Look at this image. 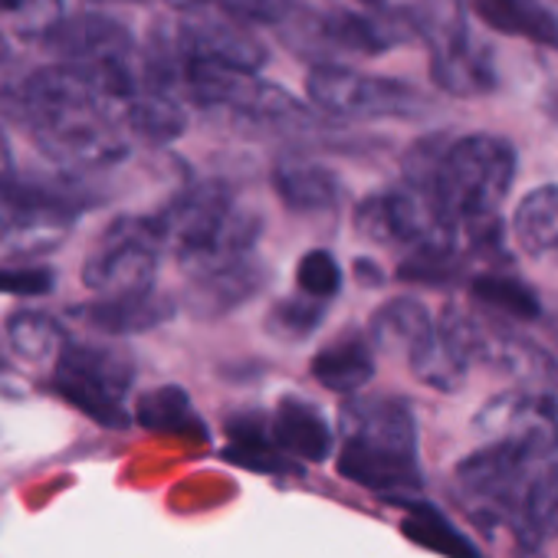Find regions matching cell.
Instances as JSON below:
<instances>
[{
  "instance_id": "1",
  "label": "cell",
  "mask_w": 558,
  "mask_h": 558,
  "mask_svg": "<svg viewBox=\"0 0 558 558\" xmlns=\"http://www.w3.org/2000/svg\"><path fill=\"white\" fill-rule=\"evenodd\" d=\"M0 102L66 171H99L129 155L122 116L99 83L73 63L40 66L8 89L0 86Z\"/></svg>"
},
{
  "instance_id": "2",
  "label": "cell",
  "mask_w": 558,
  "mask_h": 558,
  "mask_svg": "<svg viewBox=\"0 0 558 558\" xmlns=\"http://www.w3.org/2000/svg\"><path fill=\"white\" fill-rule=\"evenodd\" d=\"M515 178V148L499 135H466L447 142L430 178V197L457 230L463 250L499 246V207Z\"/></svg>"
},
{
  "instance_id": "3",
  "label": "cell",
  "mask_w": 558,
  "mask_h": 558,
  "mask_svg": "<svg viewBox=\"0 0 558 558\" xmlns=\"http://www.w3.org/2000/svg\"><path fill=\"white\" fill-rule=\"evenodd\" d=\"M339 473L391 499H404L424 486L417 421L404 398H352L342 408Z\"/></svg>"
},
{
  "instance_id": "4",
  "label": "cell",
  "mask_w": 558,
  "mask_h": 558,
  "mask_svg": "<svg viewBox=\"0 0 558 558\" xmlns=\"http://www.w3.org/2000/svg\"><path fill=\"white\" fill-rule=\"evenodd\" d=\"M148 220L161 240V250H174L187 272L253 253L263 230L259 214L236 207L230 187L220 181H197L178 191L161 210L148 214Z\"/></svg>"
},
{
  "instance_id": "5",
  "label": "cell",
  "mask_w": 558,
  "mask_h": 558,
  "mask_svg": "<svg viewBox=\"0 0 558 558\" xmlns=\"http://www.w3.org/2000/svg\"><path fill=\"white\" fill-rule=\"evenodd\" d=\"M40 40L60 63L86 70L119 112L142 89L135 37L109 14L83 11L76 17H60Z\"/></svg>"
},
{
  "instance_id": "6",
  "label": "cell",
  "mask_w": 558,
  "mask_h": 558,
  "mask_svg": "<svg viewBox=\"0 0 558 558\" xmlns=\"http://www.w3.org/2000/svg\"><path fill=\"white\" fill-rule=\"evenodd\" d=\"M132 385L135 362L119 345L66 339L57 352V372L50 388L102 427L122 430L132 424V414L125 408V395L132 391Z\"/></svg>"
},
{
  "instance_id": "7",
  "label": "cell",
  "mask_w": 558,
  "mask_h": 558,
  "mask_svg": "<svg viewBox=\"0 0 558 558\" xmlns=\"http://www.w3.org/2000/svg\"><path fill=\"white\" fill-rule=\"evenodd\" d=\"M76 184L47 178H0V243L14 253H47L63 243L66 230L86 207Z\"/></svg>"
},
{
  "instance_id": "8",
  "label": "cell",
  "mask_w": 558,
  "mask_h": 558,
  "mask_svg": "<svg viewBox=\"0 0 558 558\" xmlns=\"http://www.w3.org/2000/svg\"><path fill=\"white\" fill-rule=\"evenodd\" d=\"M181 99L204 112H227L250 125H300L313 119L310 109H303V102H296L283 86L217 63H184Z\"/></svg>"
},
{
  "instance_id": "9",
  "label": "cell",
  "mask_w": 558,
  "mask_h": 558,
  "mask_svg": "<svg viewBox=\"0 0 558 558\" xmlns=\"http://www.w3.org/2000/svg\"><path fill=\"white\" fill-rule=\"evenodd\" d=\"M306 93L316 109L342 119H417L427 112V96L401 80L365 76L339 63H319L306 76Z\"/></svg>"
},
{
  "instance_id": "10",
  "label": "cell",
  "mask_w": 558,
  "mask_h": 558,
  "mask_svg": "<svg viewBox=\"0 0 558 558\" xmlns=\"http://www.w3.org/2000/svg\"><path fill=\"white\" fill-rule=\"evenodd\" d=\"M161 240L148 217L112 220L83 263V283L99 296L155 290Z\"/></svg>"
},
{
  "instance_id": "11",
  "label": "cell",
  "mask_w": 558,
  "mask_h": 558,
  "mask_svg": "<svg viewBox=\"0 0 558 558\" xmlns=\"http://www.w3.org/2000/svg\"><path fill=\"white\" fill-rule=\"evenodd\" d=\"M174 44L184 63H217L230 70L259 73L269 60L259 37L246 31L240 17L227 14L217 4L187 11V17L174 24Z\"/></svg>"
},
{
  "instance_id": "12",
  "label": "cell",
  "mask_w": 558,
  "mask_h": 558,
  "mask_svg": "<svg viewBox=\"0 0 558 558\" xmlns=\"http://www.w3.org/2000/svg\"><path fill=\"white\" fill-rule=\"evenodd\" d=\"M476 427L489 437H519L542 453L558 450V378L525 381L483 404Z\"/></svg>"
},
{
  "instance_id": "13",
  "label": "cell",
  "mask_w": 558,
  "mask_h": 558,
  "mask_svg": "<svg viewBox=\"0 0 558 558\" xmlns=\"http://www.w3.org/2000/svg\"><path fill=\"white\" fill-rule=\"evenodd\" d=\"M548 453L532 447L529 440L519 437H496L493 444L473 450L470 457L460 460L457 466V483L473 502H493L506 496H519L529 470L538 466Z\"/></svg>"
},
{
  "instance_id": "14",
  "label": "cell",
  "mask_w": 558,
  "mask_h": 558,
  "mask_svg": "<svg viewBox=\"0 0 558 558\" xmlns=\"http://www.w3.org/2000/svg\"><path fill=\"white\" fill-rule=\"evenodd\" d=\"M266 283H269L266 263L256 259L253 253H246V256L217 263L210 269L191 272L184 306L197 319H220V316L246 306L250 300H256Z\"/></svg>"
},
{
  "instance_id": "15",
  "label": "cell",
  "mask_w": 558,
  "mask_h": 558,
  "mask_svg": "<svg viewBox=\"0 0 558 558\" xmlns=\"http://www.w3.org/2000/svg\"><path fill=\"white\" fill-rule=\"evenodd\" d=\"M89 329L106 336H142L158 326H165L178 303L165 293L145 290V293H125V296H99L86 306L73 310Z\"/></svg>"
},
{
  "instance_id": "16",
  "label": "cell",
  "mask_w": 558,
  "mask_h": 558,
  "mask_svg": "<svg viewBox=\"0 0 558 558\" xmlns=\"http://www.w3.org/2000/svg\"><path fill=\"white\" fill-rule=\"evenodd\" d=\"M269 434L287 457L306 460V463H323L336 444V434H332L326 414L296 395H287L276 404V411L269 417Z\"/></svg>"
},
{
  "instance_id": "17",
  "label": "cell",
  "mask_w": 558,
  "mask_h": 558,
  "mask_svg": "<svg viewBox=\"0 0 558 558\" xmlns=\"http://www.w3.org/2000/svg\"><path fill=\"white\" fill-rule=\"evenodd\" d=\"M272 187L293 214H326L342 201V181L332 168L310 158H283L272 168Z\"/></svg>"
},
{
  "instance_id": "18",
  "label": "cell",
  "mask_w": 558,
  "mask_h": 558,
  "mask_svg": "<svg viewBox=\"0 0 558 558\" xmlns=\"http://www.w3.org/2000/svg\"><path fill=\"white\" fill-rule=\"evenodd\" d=\"M122 125L145 145H171L187 129V109L178 93L142 86L122 106Z\"/></svg>"
},
{
  "instance_id": "19",
  "label": "cell",
  "mask_w": 558,
  "mask_h": 558,
  "mask_svg": "<svg viewBox=\"0 0 558 558\" xmlns=\"http://www.w3.org/2000/svg\"><path fill=\"white\" fill-rule=\"evenodd\" d=\"M310 368L323 388L336 395H355L375 378V349L365 336L345 332L332 339L326 349H319Z\"/></svg>"
},
{
  "instance_id": "20",
  "label": "cell",
  "mask_w": 558,
  "mask_h": 558,
  "mask_svg": "<svg viewBox=\"0 0 558 558\" xmlns=\"http://www.w3.org/2000/svg\"><path fill=\"white\" fill-rule=\"evenodd\" d=\"M227 450L223 457L236 466L256 470V473H293V457H287L276 447L269 434V417L256 411H240L227 417Z\"/></svg>"
},
{
  "instance_id": "21",
  "label": "cell",
  "mask_w": 558,
  "mask_h": 558,
  "mask_svg": "<svg viewBox=\"0 0 558 558\" xmlns=\"http://www.w3.org/2000/svg\"><path fill=\"white\" fill-rule=\"evenodd\" d=\"M470 11L496 34L558 50V17L538 0H470Z\"/></svg>"
},
{
  "instance_id": "22",
  "label": "cell",
  "mask_w": 558,
  "mask_h": 558,
  "mask_svg": "<svg viewBox=\"0 0 558 558\" xmlns=\"http://www.w3.org/2000/svg\"><path fill=\"white\" fill-rule=\"evenodd\" d=\"M512 236L525 256L558 263V184L535 187L519 201Z\"/></svg>"
},
{
  "instance_id": "23",
  "label": "cell",
  "mask_w": 558,
  "mask_h": 558,
  "mask_svg": "<svg viewBox=\"0 0 558 558\" xmlns=\"http://www.w3.org/2000/svg\"><path fill=\"white\" fill-rule=\"evenodd\" d=\"M430 76L450 96H483L496 89V70L486 47L463 40L444 53H430Z\"/></svg>"
},
{
  "instance_id": "24",
  "label": "cell",
  "mask_w": 558,
  "mask_h": 558,
  "mask_svg": "<svg viewBox=\"0 0 558 558\" xmlns=\"http://www.w3.org/2000/svg\"><path fill=\"white\" fill-rule=\"evenodd\" d=\"M135 421L151 434H174L191 440H207V424L194 411V401L178 385H161L135 401Z\"/></svg>"
},
{
  "instance_id": "25",
  "label": "cell",
  "mask_w": 558,
  "mask_h": 558,
  "mask_svg": "<svg viewBox=\"0 0 558 558\" xmlns=\"http://www.w3.org/2000/svg\"><path fill=\"white\" fill-rule=\"evenodd\" d=\"M434 329V319L427 313V306L421 300H411V296H398V300H388L375 316H372V326H368V342L372 349L378 352H388V355H404Z\"/></svg>"
},
{
  "instance_id": "26",
  "label": "cell",
  "mask_w": 558,
  "mask_h": 558,
  "mask_svg": "<svg viewBox=\"0 0 558 558\" xmlns=\"http://www.w3.org/2000/svg\"><path fill=\"white\" fill-rule=\"evenodd\" d=\"M404 506V519H401V532L427 548V551H437L444 558H483V551L430 502H421V499H398Z\"/></svg>"
},
{
  "instance_id": "27",
  "label": "cell",
  "mask_w": 558,
  "mask_h": 558,
  "mask_svg": "<svg viewBox=\"0 0 558 558\" xmlns=\"http://www.w3.org/2000/svg\"><path fill=\"white\" fill-rule=\"evenodd\" d=\"M408 365H411L414 378L434 391H460L466 381V372H470V362L463 359V352L453 345V339L440 326H434L408 352Z\"/></svg>"
},
{
  "instance_id": "28",
  "label": "cell",
  "mask_w": 558,
  "mask_h": 558,
  "mask_svg": "<svg viewBox=\"0 0 558 558\" xmlns=\"http://www.w3.org/2000/svg\"><path fill=\"white\" fill-rule=\"evenodd\" d=\"M519 502H522V519L538 542L558 535V457L548 453L538 463V470L529 473Z\"/></svg>"
},
{
  "instance_id": "29",
  "label": "cell",
  "mask_w": 558,
  "mask_h": 558,
  "mask_svg": "<svg viewBox=\"0 0 558 558\" xmlns=\"http://www.w3.org/2000/svg\"><path fill=\"white\" fill-rule=\"evenodd\" d=\"M470 293H473V300H476L483 310L499 313V316H506V319L532 323V319H538V313H542L538 296L522 283V279H515V276L480 272V276H473Z\"/></svg>"
},
{
  "instance_id": "30",
  "label": "cell",
  "mask_w": 558,
  "mask_h": 558,
  "mask_svg": "<svg viewBox=\"0 0 558 558\" xmlns=\"http://www.w3.org/2000/svg\"><path fill=\"white\" fill-rule=\"evenodd\" d=\"M8 339H11V349L21 355V359H31V362H47L53 359L63 342H66V329L60 326L57 316L50 313H40V310H17L8 316Z\"/></svg>"
},
{
  "instance_id": "31",
  "label": "cell",
  "mask_w": 558,
  "mask_h": 558,
  "mask_svg": "<svg viewBox=\"0 0 558 558\" xmlns=\"http://www.w3.org/2000/svg\"><path fill=\"white\" fill-rule=\"evenodd\" d=\"M326 319V303L313 300V296H290V300H279L269 313H266V332L276 342H306L319 332Z\"/></svg>"
},
{
  "instance_id": "32",
  "label": "cell",
  "mask_w": 558,
  "mask_h": 558,
  "mask_svg": "<svg viewBox=\"0 0 558 558\" xmlns=\"http://www.w3.org/2000/svg\"><path fill=\"white\" fill-rule=\"evenodd\" d=\"M342 279H345L342 266H339V259L329 250H310L300 259V266H296V287H300V293H306L313 300H323V303L339 296Z\"/></svg>"
},
{
  "instance_id": "33",
  "label": "cell",
  "mask_w": 558,
  "mask_h": 558,
  "mask_svg": "<svg viewBox=\"0 0 558 558\" xmlns=\"http://www.w3.org/2000/svg\"><path fill=\"white\" fill-rule=\"evenodd\" d=\"M0 17L21 37L40 40L63 17V0H0Z\"/></svg>"
},
{
  "instance_id": "34",
  "label": "cell",
  "mask_w": 558,
  "mask_h": 558,
  "mask_svg": "<svg viewBox=\"0 0 558 558\" xmlns=\"http://www.w3.org/2000/svg\"><path fill=\"white\" fill-rule=\"evenodd\" d=\"M57 287V272L50 266H0V293L8 296H47Z\"/></svg>"
},
{
  "instance_id": "35",
  "label": "cell",
  "mask_w": 558,
  "mask_h": 558,
  "mask_svg": "<svg viewBox=\"0 0 558 558\" xmlns=\"http://www.w3.org/2000/svg\"><path fill=\"white\" fill-rule=\"evenodd\" d=\"M217 8L240 17L243 24H283L293 11L290 0H217Z\"/></svg>"
},
{
  "instance_id": "36",
  "label": "cell",
  "mask_w": 558,
  "mask_h": 558,
  "mask_svg": "<svg viewBox=\"0 0 558 558\" xmlns=\"http://www.w3.org/2000/svg\"><path fill=\"white\" fill-rule=\"evenodd\" d=\"M352 269H355V279H359L362 287H381V283H385L381 266H378L375 259H368V256H359Z\"/></svg>"
},
{
  "instance_id": "37",
  "label": "cell",
  "mask_w": 558,
  "mask_h": 558,
  "mask_svg": "<svg viewBox=\"0 0 558 558\" xmlns=\"http://www.w3.org/2000/svg\"><path fill=\"white\" fill-rule=\"evenodd\" d=\"M11 174V142L4 135V129H0V178Z\"/></svg>"
},
{
  "instance_id": "38",
  "label": "cell",
  "mask_w": 558,
  "mask_h": 558,
  "mask_svg": "<svg viewBox=\"0 0 558 558\" xmlns=\"http://www.w3.org/2000/svg\"><path fill=\"white\" fill-rule=\"evenodd\" d=\"M171 8H178V11H197V8H210V4H217V0H168Z\"/></svg>"
},
{
  "instance_id": "39",
  "label": "cell",
  "mask_w": 558,
  "mask_h": 558,
  "mask_svg": "<svg viewBox=\"0 0 558 558\" xmlns=\"http://www.w3.org/2000/svg\"><path fill=\"white\" fill-rule=\"evenodd\" d=\"M8 63H11V47H8V37L0 34V73H4Z\"/></svg>"
},
{
  "instance_id": "40",
  "label": "cell",
  "mask_w": 558,
  "mask_h": 558,
  "mask_svg": "<svg viewBox=\"0 0 558 558\" xmlns=\"http://www.w3.org/2000/svg\"><path fill=\"white\" fill-rule=\"evenodd\" d=\"M365 11H388V0H359Z\"/></svg>"
},
{
  "instance_id": "41",
  "label": "cell",
  "mask_w": 558,
  "mask_h": 558,
  "mask_svg": "<svg viewBox=\"0 0 558 558\" xmlns=\"http://www.w3.org/2000/svg\"><path fill=\"white\" fill-rule=\"evenodd\" d=\"M293 8H300V11H316V0H290Z\"/></svg>"
},
{
  "instance_id": "42",
  "label": "cell",
  "mask_w": 558,
  "mask_h": 558,
  "mask_svg": "<svg viewBox=\"0 0 558 558\" xmlns=\"http://www.w3.org/2000/svg\"><path fill=\"white\" fill-rule=\"evenodd\" d=\"M8 368H11V365H8V359H4V355H0V372H8Z\"/></svg>"
}]
</instances>
